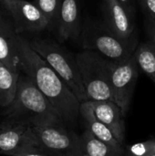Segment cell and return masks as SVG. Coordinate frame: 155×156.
<instances>
[{
	"instance_id": "6da1fadb",
	"label": "cell",
	"mask_w": 155,
	"mask_h": 156,
	"mask_svg": "<svg viewBox=\"0 0 155 156\" xmlns=\"http://www.w3.org/2000/svg\"><path fill=\"white\" fill-rule=\"evenodd\" d=\"M16 49L20 71L33 80L56 109L64 124L68 127L74 126L80 116L81 102L21 34L16 35Z\"/></svg>"
},
{
	"instance_id": "7a4b0ae2",
	"label": "cell",
	"mask_w": 155,
	"mask_h": 156,
	"mask_svg": "<svg viewBox=\"0 0 155 156\" xmlns=\"http://www.w3.org/2000/svg\"><path fill=\"white\" fill-rule=\"evenodd\" d=\"M2 113L5 118L19 120L31 126L64 123L50 101L22 71L18 77L15 97Z\"/></svg>"
},
{
	"instance_id": "3957f363",
	"label": "cell",
	"mask_w": 155,
	"mask_h": 156,
	"mask_svg": "<svg viewBox=\"0 0 155 156\" xmlns=\"http://www.w3.org/2000/svg\"><path fill=\"white\" fill-rule=\"evenodd\" d=\"M27 40L31 48L64 80L78 100L80 102L88 101L76 55L50 37L36 36Z\"/></svg>"
},
{
	"instance_id": "277c9868",
	"label": "cell",
	"mask_w": 155,
	"mask_h": 156,
	"mask_svg": "<svg viewBox=\"0 0 155 156\" xmlns=\"http://www.w3.org/2000/svg\"><path fill=\"white\" fill-rule=\"evenodd\" d=\"M81 47L85 50L98 52L111 60H123L134 55L138 44L120 38L103 22V20L87 17L82 24L79 37Z\"/></svg>"
},
{
	"instance_id": "5b68a950",
	"label": "cell",
	"mask_w": 155,
	"mask_h": 156,
	"mask_svg": "<svg viewBox=\"0 0 155 156\" xmlns=\"http://www.w3.org/2000/svg\"><path fill=\"white\" fill-rule=\"evenodd\" d=\"M88 101H113L110 59L98 52L85 50L76 54Z\"/></svg>"
},
{
	"instance_id": "8992f818",
	"label": "cell",
	"mask_w": 155,
	"mask_h": 156,
	"mask_svg": "<svg viewBox=\"0 0 155 156\" xmlns=\"http://www.w3.org/2000/svg\"><path fill=\"white\" fill-rule=\"evenodd\" d=\"M38 148L48 156H80L84 153L81 135L64 123L32 126Z\"/></svg>"
},
{
	"instance_id": "52a82bcc",
	"label": "cell",
	"mask_w": 155,
	"mask_h": 156,
	"mask_svg": "<svg viewBox=\"0 0 155 156\" xmlns=\"http://www.w3.org/2000/svg\"><path fill=\"white\" fill-rule=\"evenodd\" d=\"M110 66L114 101L125 116L129 111L138 80L139 66L134 55L120 61L110 59Z\"/></svg>"
},
{
	"instance_id": "ba28073f",
	"label": "cell",
	"mask_w": 155,
	"mask_h": 156,
	"mask_svg": "<svg viewBox=\"0 0 155 156\" xmlns=\"http://www.w3.org/2000/svg\"><path fill=\"white\" fill-rule=\"evenodd\" d=\"M38 148L32 126L16 119L5 118L0 123V154L16 156Z\"/></svg>"
},
{
	"instance_id": "9c48e42d",
	"label": "cell",
	"mask_w": 155,
	"mask_h": 156,
	"mask_svg": "<svg viewBox=\"0 0 155 156\" xmlns=\"http://www.w3.org/2000/svg\"><path fill=\"white\" fill-rule=\"evenodd\" d=\"M101 11L103 22L120 38L139 44L133 16L116 0H102Z\"/></svg>"
},
{
	"instance_id": "30bf717a",
	"label": "cell",
	"mask_w": 155,
	"mask_h": 156,
	"mask_svg": "<svg viewBox=\"0 0 155 156\" xmlns=\"http://www.w3.org/2000/svg\"><path fill=\"white\" fill-rule=\"evenodd\" d=\"M11 17L18 34L22 32L40 33L48 29V22L33 2L15 0L5 10Z\"/></svg>"
},
{
	"instance_id": "8fae6325",
	"label": "cell",
	"mask_w": 155,
	"mask_h": 156,
	"mask_svg": "<svg viewBox=\"0 0 155 156\" xmlns=\"http://www.w3.org/2000/svg\"><path fill=\"white\" fill-rule=\"evenodd\" d=\"M80 0H61L59 19L56 29L58 41L77 40L82 29Z\"/></svg>"
},
{
	"instance_id": "7c38bea8",
	"label": "cell",
	"mask_w": 155,
	"mask_h": 156,
	"mask_svg": "<svg viewBox=\"0 0 155 156\" xmlns=\"http://www.w3.org/2000/svg\"><path fill=\"white\" fill-rule=\"evenodd\" d=\"M96 117L112 133L117 141L124 145L125 126L119 105L113 101H87Z\"/></svg>"
},
{
	"instance_id": "4fadbf2b",
	"label": "cell",
	"mask_w": 155,
	"mask_h": 156,
	"mask_svg": "<svg viewBox=\"0 0 155 156\" xmlns=\"http://www.w3.org/2000/svg\"><path fill=\"white\" fill-rule=\"evenodd\" d=\"M17 34L11 17L0 11V61L15 72H20L16 49Z\"/></svg>"
},
{
	"instance_id": "5bb4252c",
	"label": "cell",
	"mask_w": 155,
	"mask_h": 156,
	"mask_svg": "<svg viewBox=\"0 0 155 156\" xmlns=\"http://www.w3.org/2000/svg\"><path fill=\"white\" fill-rule=\"evenodd\" d=\"M80 116L84 120L87 130H89L94 136L110 144L115 149L122 151L125 150L124 145H122L117 141V139L114 137L110 129L96 117L93 111L88 104L87 101L81 102L80 104Z\"/></svg>"
},
{
	"instance_id": "9a60e30c",
	"label": "cell",
	"mask_w": 155,
	"mask_h": 156,
	"mask_svg": "<svg viewBox=\"0 0 155 156\" xmlns=\"http://www.w3.org/2000/svg\"><path fill=\"white\" fill-rule=\"evenodd\" d=\"M20 72H15L0 61V107H7L13 101Z\"/></svg>"
},
{
	"instance_id": "2e32d148",
	"label": "cell",
	"mask_w": 155,
	"mask_h": 156,
	"mask_svg": "<svg viewBox=\"0 0 155 156\" xmlns=\"http://www.w3.org/2000/svg\"><path fill=\"white\" fill-rule=\"evenodd\" d=\"M84 152L90 156H125V150H118L94 136L89 130L81 134Z\"/></svg>"
},
{
	"instance_id": "e0dca14e",
	"label": "cell",
	"mask_w": 155,
	"mask_h": 156,
	"mask_svg": "<svg viewBox=\"0 0 155 156\" xmlns=\"http://www.w3.org/2000/svg\"><path fill=\"white\" fill-rule=\"evenodd\" d=\"M134 58L139 68L154 82L155 84V48L150 41L139 43Z\"/></svg>"
},
{
	"instance_id": "ac0fdd59",
	"label": "cell",
	"mask_w": 155,
	"mask_h": 156,
	"mask_svg": "<svg viewBox=\"0 0 155 156\" xmlns=\"http://www.w3.org/2000/svg\"><path fill=\"white\" fill-rule=\"evenodd\" d=\"M33 3L46 16L48 29L56 30L59 19L61 0H34Z\"/></svg>"
},
{
	"instance_id": "d6986e66",
	"label": "cell",
	"mask_w": 155,
	"mask_h": 156,
	"mask_svg": "<svg viewBox=\"0 0 155 156\" xmlns=\"http://www.w3.org/2000/svg\"><path fill=\"white\" fill-rule=\"evenodd\" d=\"M127 154L132 156H151L155 154L154 140L138 143L125 148Z\"/></svg>"
},
{
	"instance_id": "ffe728a7",
	"label": "cell",
	"mask_w": 155,
	"mask_h": 156,
	"mask_svg": "<svg viewBox=\"0 0 155 156\" xmlns=\"http://www.w3.org/2000/svg\"><path fill=\"white\" fill-rule=\"evenodd\" d=\"M145 17L155 21V0H138Z\"/></svg>"
},
{
	"instance_id": "44dd1931",
	"label": "cell",
	"mask_w": 155,
	"mask_h": 156,
	"mask_svg": "<svg viewBox=\"0 0 155 156\" xmlns=\"http://www.w3.org/2000/svg\"><path fill=\"white\" fill-rule=\"evenodd\" d=\"M144 27L148 41L151 42V44L155 48V21L146 17L144 22Z\"/></svg>"
},
{
	"instance_id": "7402d4cb",
	"label": "cell",
	"mask_w": 155,
	"mask_h": 156,
	"mask_svg": "<svg viewBox=\"0 0 155 156\" xmlns=\"http://www.w3.org/2000/svg\"><path fill=\"white\" fill-rule=\"evenodd\" d=\"M118 1L130 14L134 16L135 13V0H116Z\"/></svg>"
},
{
	"instance_id": "603a6c76",
	"label": "cell",
	"mask_w": 155,
	"mask_h": 156,
	"mask_svg": "<svg viewBox=\"0 0 155 156\" xmlns=\"http://www.w3.org/2000/svg\"><path fill=\"white\" fill-rule=\"evenodd\" d=\"M16 156H48L45 154L39 148H33L27 151H25Z\"/></svg>"
},
{
	"instance_id": "cb8c5ba5",
	"label": "cell",
	"mask_w": 155,
	"mask_h": 156,
	"mask_svg": "<svg viewBox=\"0 0 155 156\" xmlns=\"http://www.w3.org/2000/svg\"><path fill=\"white\" fill-rule=\"evenodd\" d=\"M13 1H14V0H0V3H1V5H3V7L5 8V10H6V9L9 7L10 4H11Z\"/></svg>"
},
{
	"instance_id": "d4e9b609",
	"label": "cell",
	"mask_w": 155,
	"mask_h": 156,
	"mask_svg": "<svg viewBox=\"0 0 155 156\" xmlns=\"http://www.w3.org/2000/svg\"><path fill=\"white\" fill-rule=\"evenodd\" d=\"M80 156H90V155H89V154H86V153L84 152V153H83V154H81Z\"/></svg>"
},
{
	"instance_id": "484cf974",
	"label": "cell",
	"mask_w": 155,
	"mask_h": 156,
	"mask_svg": "<svg viewBox=\"0 0 155 156\" xmlns=\"http://www.w3.org/2000/svg\"><path fill=\"white\" fill-rule=\"evenodd\" d=\"M125 156H132V155H130V154H126V152H125ZM151 156H155V154H153V155H151Z\"/></svg>"
},
{
	"instance_id": "4316f807",
	"label": "cell",
	"mask_w": 155,
	"mask_h": 156,
	"mask_svg": "<svg viewBox=\"0 0 155 156\" xmlns=\"http://www.w3.org/2000/svg\"><path fill=\"white\" fill-rule=\"evenodd\" d=\"M154 142H155V140H154Z\"/></svg>"
},
{
	"instance_id": "83f0119b",
	"label": "cell",
	"mask_w": 155,
	"mask_h": 156,
	"mask_svg": "<svg viewBox=\"0 0 155 156\" xmlns=\"http://www.w3.org/2000/svg\"><path fill=\"white\" fill-rule=\"evenodd\" d=\"M14 1H15V0H14Z\"/></svg>"
}]
</instances>
